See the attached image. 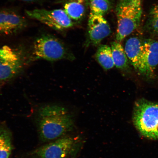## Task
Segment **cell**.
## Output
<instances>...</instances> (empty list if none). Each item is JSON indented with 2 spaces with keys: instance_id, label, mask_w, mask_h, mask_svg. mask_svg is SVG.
<instances>
[{
  "instance_id": "1",
  "label": "cell",
  "mask_w": 158,
  "mask_h": 158,
  "mask_svg": "<svg viewBox=\"0 0 158 158\" xmlns=\"http://www.w3.org/2000/svg\"><path fill=\"white\" fill-rule=\"evenodd\" d=\"M37 122L40 137L44 142L64 137L74 127V120L68 110L56 105H46L40 108Z\"/></svg>"
},
{
  "instance_id": "2",
  "label": "cell",
  "mask_w": 158,
  "mask_h": 158,
  "mask_svg": "<svg viewBox=\"0 0 158 158\" xmlns=\"http://www.w3.org/2000/svg\"><path fill=\"white\" fill-rule=\"evenodd\" d=\"M143 7L141 0H119L116 5V41L121 42L139 27Z\"/></svg>"
},
{
  "instance_id": "3",
  "label": "cell",
  "mask_w": 158,
  "mask_h": 158,
  "mask_svg": "<svg viewBox=\"0 0 158 158\" xmlns=\"http://www.w3.org/2000/svg\"><path fill=\"white\" fill-rule=\"evenodd\" d=\"M133 121L143 137L158 140V102L143 98L137 100L134 104Z\"/></svg>"
},
{
  "instance_id": "4",
  "label": "cell",
  "mask_w": 158,
  "mask_h": 158,
  "mask_svg": "<svg viewBox=\"0 0 158 158\" xmlns=\"http://www.w3.org/2000/svg\"><path fill=\"white\" fill-rule=\"evenodd\" d=\"M75 59L73 54L60 40L52 35L44 34L35 39L29 61L54 62L62 59L73 61Z\"/></svg>"
},
{
  "instance_id": "5",
  "label": "cell",
  "mask_w": 158,
  "mask_h": 158,
  "mask_svg": "<svg viewBox=\"0 0 158 158\" xmlns=\"http://www.w3.org/2000/svg\"><path fill=\"white\" fill-rule=\"evenodd\" d=\"M21 52L7 45L0 47V81H7L23 70L25 61Z\"/></svg>"
},
{
  "instance_id": "6",
  "label": "cell",
  "mask_w": 158,
  "mask_h": 158,
  "mask_svg": "<svg viewBox=\"0 0 158 158\" xmlns=\"http://www.w3.org/2000/svg\"><path fill=\"white\" fill-rule=\"evenodd\" d=\"M27 16L40 22L56 31H62L72 27L73 20L64 10L36 9L26 11Z\"/></svg>"
},
{
  "instance_id": "7",
  "label": "cell",
  "mask_w": 158,
  "mask_h": 158,
  "mask_svg": "<svg viewBox=\"0 0 158 158\" xmlns=\"http://www.w3.org/2000/svg\"><path fill=\"white\" fill-rule=\"evenodd\" d=\"M77 144L74 138L64 136L35 150L32 155L37 158H67Z\"/></svg>"
},
{
  "instance_id": "8",
  "label": "cell",
  "mask_w": 158,
  "mask_h": 158,
  "mask_svg": "<svg viewBox=\"0 0 158 158\" xmlns=\"http://www.w3.org/2000/svg\"><path fill=\"white\" fill-rule=\"evenodd\" d=\"M111 33V29L103 16L90 13L88 22L87 45L98 46Z\"/></svg>"
},
{
  "instance_id": "9",
  "label": "cell",
  "mask_w": 158,
  "mask_h": 158,
  "mask_svg": "<svg viewBox=\"0 0 158 158\" xmlns=\"http://www.w3.org/2000/svg\"><path fill=\"white\" fill-rule=\"evenodd\" d=\"M26 19L13 10L0 9V35L16 34L27 26Z\"/></svg>"
},
{
  "instance_id": "10",
  "label": "cell",
  "mask_w": 158,
  "mask_h": 158,
  "mask_svg": "<svg viewBox=\"0 0 158 158\" xmlns=\"http://www.w3.org/2000/svg\"><path fill=\"white\" fill-rule=\"evenodd\" d=\"M158 65V42L153 39H147L143 42V76L152 77Z\"/></svg>"
},
{
  "instance_id": "11",
  "label": "cell",
  "mask_w": 158,
  "mask_h": 158,
  "mask_svg": "<svg viewBox=\"0 0 158 158\" xmlns=\"http://www.w3.org/2000/svg\"><path fill=\"white\" fill-rule=\"evenodd\" d=\"M143 42L138 37H130L126 41L124 47L130 64L139 73L142 75Z\"/></svg>"
},
{
  "instance_id": "12",
  "label": "cell",
  "mask_w": 158,
  "mask_h": 158,
  "mask_svg": "<svg viewBox=\"0 0 158 158\" xmlns=\"http://www.w3.org/2000/svg\"><path fill=\"white\" fill-rule=\"evenodd\" d=\"M87 3L88 0H68L64 10L72 20H80L85 14Z\"/></svg>"
},
{
  "instance_id": "13",
  "label": "cell",
  "mask_w": 158,
  "mask_h": 158,
  "mask_svg": "<svg viewBox=\"0 0 158 158\" xmlns=\"http://www.w3.org/2000/svg\"><path fill=\"white\" fill-rule=\"evenodd\" d=\"M114 65L121 70L127 71L130 68L129 60L124 48L120 43L114 41L111 44Z\"/></svg>"
},
{
  "instance_id": "14",
  "label": "cell",
  "mask_w": 158,
  "mask_h": 158,
  "mask_svg": "<svg viewBox=\"0 0 158 158\" xmlns=\"http://www.w3.org/2000/svg\"><path fill=\"white\" fill-rule=\"evenodd\" d=\"M11 132L7 126L0 125V158H9L13 150Z\"/></svg>"
},
{
  "instance_id": "15",
  "label": "cell",
  "mask_w": 158,
  "mask_h": 158,
  "mask_svg": "<svg viewBox=\"0 0 158 158\" xmlns=\"http://www.w3.org/2000/svg\"><path fill=\"white\" fill-rule=\"evenodd\" d=\"M95 58L104 70H110L114 66L111 47L108 45H99L96 53Z\"/></svg>"
},
{
  "instance_id": "16",
  "label": "cell",
  "mask_w": 158,
  "mask_h": 158,
  "mask_svg": "<svg viewBox=\"0 0 158 158\" xmlns=\"http://www.w3.org/2000/svg\"><path fill=\"white\" fill-rule=\"evenodd\" d=\"M144 29L150 34L158 36V4L150 10Z\"/></svg>"
},
{
  "instance_id": "17",
  "label": "cell",
  "mask_w": 158,
  "mask_h": 158,
  "mask_svg": "<svg viewBox=\"0 0 158 158\" xmlns=\"http://www.w3.org/2000/svg\"><path fill=\"white\" fill-rule=\"evenodd\" d=\"M90 12L104 16L111 8L112 3L107 0H88Z\"/></svg>"
},
{
  "instance_id": "18",
  "label": "cell",
  "mask_w": 158,
  "mask_h": 158,
  "mask_svg": "<svg viewBox=\"0 0 158 158\" xmlns=\"http://www.w3.org/2000/svg\"><path fill=\"white\" fill-rule=\"evenodd\" d=\"M19 1L25 2H35L38 1L39 0H19Z\"/></svg>"
},
{
  "instance_id": "19",
  "label": "cell",
  "mask_w": 158,
  "mask_h": 158,
  "mask_svg": "<svg viewBox=\"0 0 158 158\" xmlns=\"http://www.w3.org/2000/svg\"><path fill=\"white\" fill-rule=\"evenodd\" d=\"M107 1L110 2L112 3V2L114 1V0H107Z\"/></svg>"
},
{
  "instance_id": "20",
  "label": "cell",
  "mask_w": 158,
  "mask_h": 158,
  "mask_svg": "<svg viewBox=\"0 0 158 158\" xmlns=\"http://www.w3.org/2000/svg\"><path fill=\"white\" fill-rule=\"evenodd\" d=\"M0 82H1V81H0ZM1 82H0V89H1Z\"/></svg>"
}]
</instances>
